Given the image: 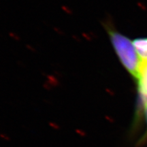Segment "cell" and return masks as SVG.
I'll use <instances>...</instances> for the list:
<instances>
[{"label":"cell","mask_w":147,"mask_h":147,"mask_svg":"<svg viewBox=\"0 0 147 147\" xmlns=\"http://www.w3.org/2000/svg\"><path fill=\"white\" fill-rule=\"evenodd\" d=\"M110 40L121 63L132 76L138 78L140 67V59L133 42L118 32H110Z\"/></svg>","instance_id":"obj_1"},{"label":"cell","mask_w":147,"mask_h":147,"mask_svg":"<svg viewBox=\"0 0 147 147\" xmlns=\"http://www.w3.org/2000/svg\"><path fill=\"white\" fill-rule=\"evenodd\" d=\"M133 44L140 62H147V38L134 40Z\"/></svg>","instance_id":"obj_2"}]
</instances>
